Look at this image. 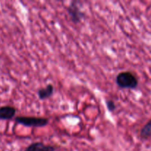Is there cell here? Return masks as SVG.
<instances>
[{
	"label": "cell",
	"mask_w": 151,
	"mask_h": 151,
	"mask_svg": "<svg viewBox=\"0 0 151 151\" xmlns=\"http://www.w3.org/2000/svg\"><path fill=\"white\" fill-rule=\"evenodd\" d=\"M116 83L121 88L134 89L138 86V80L130 72H120L116 78Z\"/></svg>",
	"instance_id": "1"
},
{
	"label": "cell",
	"mask_w": 151,
	"mask_h": 151,
	"mask_svg": "<svg viewBox=\"0 0 151 151\" xmlns=\"http://www.w3.org/2000/svg\"><path fill=\"white\" fill-rule=\"evenodd\" d=\"M17 123L26 127L41 128L48 125L49 119L44 117H35V116H16L15 119Z\"/></svg>",
	"instance_id": "2"
},
{
	"label": "cell",
	"mask_w": 151,
	"mask_h": 151,
	"mask_svg": "<svg viewBox=\"0 0 151 151\" xmlns=\"http://www.w3.org/2000/svg\"><path fill=\"white\" fill-rule=\"evenodd\" d=\"M78 1H72L67 7V12L71 21L74 24H78L81 22L85 14L80 9L78 5Z\"/></svg>",
	"instance_id": "3"
},
{
	"label": "cell",
	"mask_w": 151,
	"mask_h": 151,
	"mask_svg": "<svg viewBox=\"0 0 151 151\" xmlns=\"http://www.w3.org/2000/svg\"><path fill=\"white\" fill-rule=\"evenodd\" d=\"M16 113V109L10 106L0 107V119L1 120H10L13 119Z\"/></svg>",
	"instance_id": "4"
},
{
	"label": "cell",
	"mask_w": 151,
	"mask_h": 151,
	"mask_svg": "<svg viewBox=\"0 0 151 151\" xmlns=\"http://www.w3.org/2000/svg\"><path fill=\"white\" fill-rule=\"evenodd\" d=\"M55 147L52 145H47L41 142H37L29 145L24 151H55Z\"/></svg>",
	"instance_id": "5"
},
{
	"label": "cell",
	"mask_w": 151,
	"mask_h": 151,
	"mask_svg": "<svg viewBox=\"0 0 151 151\" xmlns=\"http://www.w3.org/2000/svg\"><path fill=\"white\" fill-rule=\"evenodd\" d=\"M54 93V86L52 84H48L44 88H39L38 90V96L40 100H44L52 97Z\"/></svg>",
	"instance_id": "6"
},
{
	"label": "cell",
	"mask_w": 151,
	"mask_h": 151,
	"mask_svg": "<svg viewBox=\"0 0 151 151\" xmlns=\"http://www.w3.org/2000/svg\"><path fill=\"white\" fill-rule=\"evenodd\" d=\"M140 137L142 139H148L151 138V119L142 128L140 131Z\"/></svg>",
	"instance_id": "7"
},
{
	"label": "cell",
	"mask_w": 151,
	"mask_h": 151,
	"mask_svg": "<svg viewBox=\"0 0 151 151\" xmlns=\"http://www.w3.org/2000/svg\"><path fill=\"white\" fill-rule=\"evenodd\" d=\"M106 106H107V109L109 110V111L110 112H114L116 109V104H115L113 100H107L106 101Z\"/></svg>",
	"instance_id": "8"
}]
</instances>
